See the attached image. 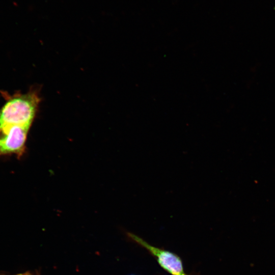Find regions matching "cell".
Here are the masks:
<instances>
[{"mask_svg": "<svg viewBox=\"0 0 275 275\" xmlns=\"http://www.w3.org/2000/svg\"><path fill=\"white\" fill-rule=\"evenodd\" d=\"M6 102L0 109V126L31 127L41 100L38 91L4 95Z\"/></svg>", "mask_w": 275, "mask_h": 275, "instance_id": "6da1fadb", "label": "cell"}, {"mask_svg": "<svg viewBox=\"0 0 275 275\" xmlns=\"http://www.w3.org/2000/svg\"><path fill=\"white\" fill-rule=\"evenodd\" d=\"M127 234L130 239L150 252L161 267L172 275H188L185 272L182 260L178 255L152 245L133 233L128 232Z\"/></svg>", "mask_w": 275, "mask_h": 275, "instance_id": "7a4b0ae2", "label": "cell"}, {"mask_svg": "<svg viewBox=\"0 0 275 275\" xmlns=\"http://www.w3.org/2000/svg\"><path fill=\"white\" fill-rule=\"evenodd\" d=\"M4 275V274H3ZM14 275H34L32 273L29 272V271H27V272H25L24 273H18V274H14Z\"/></svg>", "mask_w": 275, "mask_h": 275, "instance_id": "3957f363", "label": "cell"}, {"mask_svg": "<svg viewBox=\"0 0 275 275\" xmlns=\"http://www.w3.org/2000/svg\"><path fill=\"white\" fill-rule=\"evenodd\" d=\"M131 275H134V274H131Z\"/></svg>", "mask_w": 275, "mask_h": 275, "instance_id": "277c9868", "label": "cell"}]
</instances>
